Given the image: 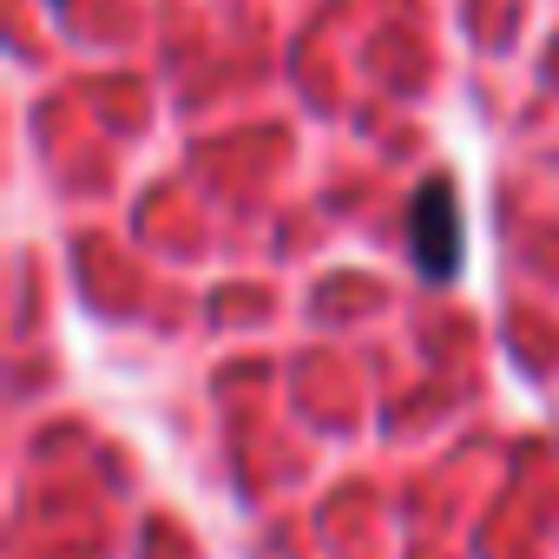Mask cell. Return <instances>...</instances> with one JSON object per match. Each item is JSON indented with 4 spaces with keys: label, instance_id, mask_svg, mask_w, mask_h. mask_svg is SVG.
Here are the masks:
<instances>
[{
    "label": "cell",
    "instance_id": "7a4b0ae2",
    "mask_svg": "<svg viewBox=\"0 0 559 559\" xmlns=\"http://www.w3.org/2000/svg\"><path fill=\"white\" fill-rule=\"evenodd\" d=\"M53 8H73V0H53Z\"/></svg>",
    "mask_w": 559,
    "mask_h": 559
},
{
    "label": "cell",
    "instance_id": "6da1fadb",
    "mask_svg": "<svg viewBox=\"0 0 559 559\" xmlns=\"http://www.w3.org/2000/svg\"><path fill=\"white\" fill-rule=\"evenodd\" d=\"M402 237H408V263H415L421 284L448 290L454 276H461V263H467V237H461V198H454V178H448V171H435V178L408 198V224H402Z\"/></svg>",
    "mask_w": 559,
    "mask_h": 559
}]
</instances>
